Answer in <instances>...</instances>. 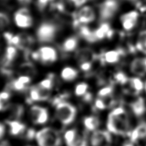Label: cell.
Wrapping results in <instances>:
<instances>
[{
	"label": "cell",
	"instance_id": "ac0fdd59",
	"mask_svg": "<svg viewBox=\"0 0 146 146\" xmlns=\"http://www.w3.org/2000/svg\"><path fill=\"white\" fill-rule=\"evenodd\" d=\"M94 32L97 41H100V40H102L105 38H112L115 34L110 24L107 22L102 23L100 27L97 30H95Z\"/></svg>",
	"mask_w": 146,
	"mask_h": 146
},
{
	"label": "cell",
	"instance_id": "52a82bcc",
	"mask_svg": "<svg viewBox=\"0 0 146 146\" xmlns=\"http://www.w3.org/2000/svg\"><path fill=\"white\" fill-rule=\"evenodd\" d=\"M87 0H59L55 4V8L62 13L71 15L74 17L76 11L86 2Z\"/></svg>",
	"mask_w": 146,
	"mask_h": 146
},
{
	"label": "cell",
	"instance_id": "f1b7e54d",
	"mask_svg": "<svg viewBox=\"0 0 146 146\" xmlns=\"http://www.w3.org/2000/svg\"><path fill=\"white\" fill-rule=\"evenodd\" d=\"M136 48L146 54V31H143L139 34Z\"/></svg>",
	"mask_w": 146,
	"mask_h": 146
},
{
	"label": "cell",
	"instance_id": "1f68e13d",
	"mask_svg": "<svg viewBox=\"0 0 146 146\" xmlns=\"http://www.w3.org/2000/svg\"><path fill=\"white\" fill-rule=\"evenodd\" d=\"M10 23L11 21L8 15L4 12H0V33L6 29Z\"/></svg>",
	"mask_w": 146,
	"mask_h": 146
},
{
	"label": "cell",
	"instance_id": "9a60e30c",
	"mask_svg": "<svg viewBox=\"0 0 146 146\" xmlns=\"http://www.w3.org/2000/svg\"><path fill=\"white\" fill-rule=\"evenodd\" d=\"M125 85L127 86L125 91L127 94L135 95H139L144 88L142 80L138 77L129 78Z\"/></svg>",
	"mask_w": 146,
	"mask_h": 146
},
{
	"label": "cell",
	"instance_id": "f546056e",
	"mask_svg": "<svg viewBox=\"0 0 146 146\" xmlns=\"http://www.w3.org/2000/svg\"><path fill=\"white\" fill-rule=\"evenodd\" d=\"M19 72L21 74L27 75L30 76V75H33L36 73V68L31 62H26L22 64L19 67Z\"/></svg>",
	"mask_w": 146,
	"mask_h": 146
},
{
	"label": "cell",
	"instance_id": "7c38bea8",
	"mask_svg": "<svg viewBox=\"0 0 146 146\" xmlns=\"http://www.w3.org/2000/svg\"><path fill=\"white\" fill-rule=\"evenodd\" d=\"M75 57L79 64H81L86 62H94L97 59L98 56L91 48H82L77 50Z\"/></svg>",
	"mask_w": 146,
	"mask_h": 146
},
{
	"label": "cell",
	"instance_id": "4fadbf2b",
	"mask_svg": "<svg viewBox=\"0 0 146 146\" xmlns=\"http://www.w3.org/2000/svg\"><path fill=\"white\" fill-rule=\"evenodd\" d=\"M90 141L92 146H103L111 142V135L106 131H96L92 134Z\"/></svg>",
	"mask_w": 146,
	"mask_h": 146
},
{
	"label": "cell",
	"instance_id": "2e32d148",
	"mask_svg": "<svg viewBox=\"0 0 146 146\" xmlns=\"http://www.w3.org/2000/svg\"><path fill=\"white\" fill-rule=\"evenodd\" d=\"M130 71L138 77H143L146 75V57L136 58L130 64Z\"/></svg>",
	"mask_w": 146,
	"mask_h": 146
},
{
	"label": "cell",
	"instance_id": "f907efd6",
	"mask_svg": "<svg viewBox=\"0 0 146 146\" xmlns=\"http://www.w3.org/2000/svg\"><path fill=\"white\" fill-rule=\"evenodd\" d=\"M131 1H133V0H131Z\"/></svg>",
	"mask_w": 146,
	"mask_h": 146
},
{
	"label": "cell",
	"instance_id": "5b68a950",
	"mask_svg": "<svg viewBox=\"0 0 146 146\" xmlns=\"http://www.w3.org/2000/svg\"><path fill=\"white\" fill-rule=\"evenodd\" d=\"M119 8L117 0H104L99 6V17L102 23L112 19Z\"/></svg>",
	"mask_w": 146,
	"mask_h": 146
},
{
	"label": "cell",
	"instance_id": "8d00e7d4",
	"mask_svg": "<svg viewBox=\"0 0 146 146\" xmlns=\"http://www.w3.org/2000/svg\"><path fill=\"white\" fill-rule=\"evenodd\" d=\"M129 78H127L124 73L122 72H118L115 75V80L116 82L119 83L121 85H125L128 81Z\"/></svg>",
	"mask_w": 146,
	"mask_h": 146
},
{
	"label": "cell",
	"instance_id": "3957f363",
	"mask_svg": "<svg viewBox=\"0 0 146 146\" xmlns=\"http://www.w3.org/2000/svg\"><path fill=\"white\" fill-rule=\"evenodd\" d=\"M37 142L39 146H60L61 138L57 131L46 127L36 134Z\"/></svg>",
	"mask_w": 146,
	"mask_h": 146
},
{
	"label": "cell",
	"instance_id": "cb8c5ba5",
	"mask_svg": "<svg viewBox=\"0 0 146 146\" xmlns=\"http://www.w3.org/2000/svg\"><path fill=\"white\" fill-rule=\"evenodd\" d=\"M129 137L132 142H136L140 139L146 138V122L140 123L135 129L132 131Z\"/></svg>",
	"mask_w": 146,
	"mask_h": 146
},
{
	"label": "cell",
	"instance_id": "44dd1931",
	"mask_svg": "<svg viewBox=\"0 0 146 146\" xmlns=\"http://www.w3.org/2000/svg\"><path fill=\"white\" fill-rule=\"evenodd\" d=\"M7 124L9 127L10 133L13 136H19L22 135L25 130L26 126L22 122H19V120H8L7 121Z\"/></svg>",
	"mask_w": 146,
	"mask_h": 146
},
{
	"label": "cell",
	"instance_id": "836d02e7",
	"mask_svg": "<svg viewBox=\"0 0 146 146\" xmlns=\"http://www.w3.org/2000/svg\"><path fill=\"white\" fill-rule=\"evenodd\" d=\"M23 108L22 106L16 104L12 106L11 109V115L13 119H19L23 115Z\"/></svg>",
	"mask_w": 146,
	"mask_h": 146
},
{
	"label": "cell",
	"instance_id": "30bf717a",
	"mask_svg": "<svg viewBox=\"0 0 146 146\" xmlns=\"http://www.w3.org/2000/svg\"><path fill=\"white\" fill-rule=\"evenodd\" d=\"M31 118L34 124H44L48 119V112L46 108L33 106L30 110Z\"/></svg>",
	"mask_w": 146,
	"mask_h": 146
},
{
	"label": "cell",
	"instance_id": "8fae6325",
	"mask_svg": "<svg viewBox=\"0 0 146 146\" xmlns=\"http://www.w3.org/2000/svg\"><path fill=\"white\" fill-rule=\"evenodd\" d=\"M64 140L67 146H87L84 137L75 129L67 131L64 134Z\"/></svg>",
	"mask_w": 146,
	"mask_h": 146
},
{
	"label": "cell",
	"instance_id": "7402d4cb",
	"mask_svg": "<svg viewBox=\"0 0 146 146\" xmlns=\"http://www.w3.org/2000/svg\"><path fill=\"white\" fill-rule=\"evenodd\" d=\"M31 79L30 76L28 75H22L20 76L17 79L14 80L11 82V88L14 90L18 92L23 91L27 88V86L29 83L31 82Z\"/></svg>",
	"mask_w": 146,
	"mask_h": 146
},
{
	"label": "cell",
	"instance_id": "e575fe53",
	"mask_svg": "<svg viewBox=\"0 0 146 146\" xmlns=\"http://www.w3.org/2000/svg\"><path fill=\"white\" fill-rule=\"evenodd\" d=\"M113 92V86H108L106 87H104V88L100 90L98 93V96L100 98H106L112 96Z\"/></svg>",
	"mask_w": 146,
	"mask_h": 146
},
{
	"label": "cell",
	"instance_id": "277c9868",
	"mask_svg": "<svg viewBox=\"0 0 146 146\" xmlns=\"http://www.w3.org/2000/svg\"><path fill=\"white\" fill-rule=\"evenodd\" d=\"M55 115L62 124L69 125L74 122L76 116V109L70 103L61 101L56 104Z\"/></svg>",
	"mask_w": 146,
	"mask_h": 146
},
{
	"label": "cell",
	"instance_id": "8992f818",
	"mask_svg": "<svg viewBox=\"0 0 146 146\" xmlns=\"http://www.w3.org/2000/svg\"><path fill=\"white\" fill-rule=\"evenodd\" d=\"M32 57L36 61H39L42 64H52L57 61L58 55L54 48L42 46L37 51L32 53Z\"/></svg>",
	"mask_w": 146,
	"mask_h": 146
},
{
	"label": "cell",
	"instance_id": "f6af8a7d",
	"mask_svg": "<svg viewBox=\"0 0 146 146\" xmlns=\"http://www.w3.org/2000/svg\"><path fill=\"white\" fill-rule=\"evenodd\" d=\"M3 100H2V99L0 97V111L3 110L4 108V104H3Z\"/></svg>",
	"mask_w": 146,
	"mask_h": 146
},
{
	"label": "cell",
	"instance_id": "d4e9b609",
	"mask_svg": "<svg viewBox=\"0 0 146 146\" xmlns=\"http://www.w3.org/2000/svg\"><path fill=\"white\" fill-rule=\"evenodd\" d=\"M79 44V39L77 37L72 36L67 38L62 44V50L65 53L72 52L77 48Z\"/></svg>",
	"mask_w": 146,
	"mask_h": 146
},
{
	"label": "cell",
	"instance_id": "ab89813d",
	"mask_svg": "<svg viewBox=\"0 0 146 146\" xmlns=\"http://www.w3.org/2000/svg\"><path fill=\"white\" fill-rule=\"evenodd\" d=\"M93 65V62H86L80 64V68L82 71L84 72H88L92 69Z\"/></svg>",
	"mask_w": 146,
	"mask_h": 146
},
{
	"label": "cell",
	"instance_id": "4316f807",
	"mask_svg": "<svg viewBox=\"0 0 146 146\" xmlns=\"http://www.w3.org/2000/svg\"><path fill=\"white\" fill-rule=\"evenodd\" d=\"M78 72L72 67H66L62 70L61 76L65 81H72L78 76Z\"/></svg>",
	"mask_w": 146,
	"mask_h": 146
},
{
	"label": "cell",
	"instance_id": "9c48e42d",
	"mask_svg": "<svg viewBox=\"0 0 146 146\" xmlns=\"http://www.w3.org/2000/svg\"><path fill=\"white\" fill-rule=\"evenodd\" d=\"M14 21L17 27L22 29H27L33 25V18L27 8H21L14 14Z\"/></svg>",
	"mask_w": 146,
	"mask_h": 146
},
{
	"label": "cell",
	"instance_id": "60d3db41",
	"mask_svg": "<svg viewBox=\"0 0 146 146\" xmlns=\"http://www.w3.org/2000/svg\"><path fill=\"white\" fill-rule=\"evenodd\" d=\"M10 96H11V95L8 92H3L0 94V97H1L3 101H7V100H9Z\"/></svg>",
	"mask_w": 146,
	"mask_h": 146
},
{
	"label": "cell",
	"instance_id": "5bb4252c",
	"mask_svg": "<svg viewBox=\"0 0 146 146\" xmlns=\"http://www.w3.org/2000/svg\"><path fill=\"white\" fill-rule=\"evenodd\" d=\"M138 17V13L136 11H131L123 14L120 17L123 28L127 31L132 30L137 24Z\"/></svg>",
	"mask_w": 146,
	"mask_h": 146
},
{
	"label": "cell",
	"instance_id": "ffe728a7",
	"mask_svg": "<svg viewBox=\"0 0 146 146\" xmlns=\"http://www.w3.org/2000/svg\"><path fill=\"white\" fill-rule=\"evenodd\" d=\"M133 113L137 117L143 115L146 111L145 100L143 97H139L135 100L130 105Z\"/></svg>",
	"mask_w": 146,
	"mask_h": 146
},
{
	"label": "cell",
	"instance_id": "d6a6232c",
	"mask_svg": "<svg viewBox=\"0 0 146 146\" xmlns=\"http://www.w3.org/2000/svg\"><path fill=\"white\" fill-rule=\"evenodd\" d=\"M29 100L31 102L40 101L39 93L37 86H32V88H31V89H30Z\"/></svg>",
	"mask_w": 146,
	"mask_h": 146
},
{
	"label": "cell",
	"instance_id": "603a6c76",
	"mask_svg": "<svg viewBox=\"0 0 146 146\" xmlns=\"http://www.w3.org/2000/svg\"><path fill=\"white\" fill-rule=\"evenodd\" d=\"M77 28L79 29L80 37H82L87 42H90V43H94V42L98 41L96 37H95L94 31H91L89 29V27L85 26V25H80Z\"/></svg>",
	"mask_w": 146,
	"mask_h": 146
},
{
	"label": "cell",
	"instance_id": "e0dca14e",
	"mask_svg": "<svg viewBox=\"0 0 146 146\" xmlns=\"http://www.w3.org/2000/svg\"><path fill=\"white\" fill-rule=\"evenodd\" d=\"M125 54L124 50L119 48L115 50H111L106 52L103 56L100 57V61L102 63L115 64L120 61V58Z\"/></svg>",
	"mask_w": 146,
	"mask_h": 146
},
{
	"label": "cell",
	"instance_id": "7a4b0ae2",
	"mask_svg": "<svg viewBox=\"0 0 146 146\" xmlns=\"http://www.w3.org/2000/svg\"><path fill=\"white\" fill-rule=\"evenodd\" d=\"M59 28L53 22H43L39 25L36 31L37 39L40 43H50L56 38Z\"/></svg>",
	"mask_w": 146,
	"mask_h": 146
},
{
	"label": "cell",
	"instance_id": "7dc6e473",
	"mask_svg": "<svg viewBox=\"0 0 146 146\" xmlns=\"http://www.w3.org/2000/svg\"><path fill=\"white\" fill-rule=\"evenodd\" d=\"M0 146H10V145H9V143L7 142H3L0 143Z\"/></svg>",
	"mask_w": 146,
	"mask_h": 146
},
{
	"label": "cell",
	"instance_id": "b9f144b4",
	"mask_svg": "<svg viewBox=\"0 0 146 146\" xmlns=\"http://www.w3.org/2000/svg\"><path fill=\"white\" fill-rule=\"evenodd\" d=\"M26 137L28 139H32L34 137H36V134H35L34 130L33 129H29L27 131L26 135Z\"/></svg>",
	"mask_w": 146,
	"mask_h": 146
},
{
	"label": "cell",
	"instance_id": "6da1fadb",
	"mask_svg": "<svg viewBox=\"0 0 146 146\" xmlns=\"http://www.w3.org/2000/svg\"><path fill=\"white\" fill-rule=\"evenodd\" d=\"M107 127L113 134L129 137L132 130L126 111L122 107H118L113 110L108 117Z\"/></svg>",
	"mask_w": 146,
	"mask_h": 146
},
{
	"label": "cell",
	"instance_id": "ba28073f",
	"mask_svg": "<svg viewBox=\"0 0 146 146\" xmlns=\"http://www.w3.org/2000/svg\"><path fill=\"white\" fill-rule=\"evenodd\" d=\"M95 17L96 16L95 11L91 7H83L74 17V22H73L74 27L77 28L80 25L90 23L94 21Z\"/></svg>",
	"mask_w": 146,
	"mask_h": 146
},
{
	"label": "cell",
	"instance_id": "c3c4849f",
	"mask_svg": "<svg viewBox=\"0 0 146 146\" xmlns=\"http://www.w3.org/2000/svg\"><path fill=\"white\" fill-rule=\"evenodd\" d=\"M144 89H145V92H146V81H145V84H144Z\"/></svg>",
	"mask_w": 146,
	"mask_h": 146
},
{
	"label": "cell",
	"instance_id": "ee69618b",
	"mask_svg": "<svg viewBox=\"0 0 146 146\" xmlns=\"http://www.w3.org/2000/svg\"><path fill=\"white\" fill-rule=\"evenodd\" d=\"M92 95L91 94H90V93H87L86 94L84 97V99L86 101H90V100H92Z\"/></svg>",
	"mask_w": 146,
	"mask_h": 146
},
{
	"label": "cell",
	"instance_id": "681fc988",
	"mask_svg": "<svg viewBox=\"0 0 146 146\" xmlns=\"http://www.w3.org/2000/svg\"><path fill=\"white\" fill-rule=\"evenodd\" d=\"M125 146H133L132 144H127L126 145H125Z\"/></svg>",
	"mask_w": 146,
	"mask_h": 146
},
{
	"label": "cell",
	"instance_id": "816d5d0a",
	"mask_svg": "<svg viewBox=\"0 0 146 146\" xmlns=\"http://www.w3.org/2000/svg\"><path fill=\"white\" fill-rule=\"evenodd\" d=\"M145 1H146V0H145Z\"/></svg>",
	"mask_w": 146,
	"mask_h": 146
},
{
	"label": "cell",
	"instance_id": "74e56055",
	"mask_svg": "<svg viewBox=\"0 0 146 146\" xmlns=\"http://www.w3.org/2000/svg\"><path fill=\"white\" fill-rule=\"evenodd\" d=\"M95 108H97L98 110H102L106 109V108L108 107V104H107L106 102L105 101L104 99L99 97L96 100V101H95Z\"/></svg>",
	"mask_w": 146,
	"mask_h": 146
},
{
	"label": "cell",
	"instance_id": "f35d334b",
	"mask_svg": "<svg viewBox=\"0 0 146 146\" xmlns=\"http://www.w3.org/2000/svg\"><path fill=\"white\" fill-rule=\"evenodd\" d=\"M54 1V0H37V7H38L41 11H42V10H43L50 2Z\"/></svg>",
	"mask_w": 146,
	"mask_h": 146
},
{
	"label": "cell",
	"instance_id": "7bdbcfd3",
	"mask_svg": "<svg viewBox=\"0 0 146 146\" xmlns=\"http://www.w3.org/2000/svg\"><path fill=\"white\" fill-rule=\"evenodd\" d=\"M5 131V129L4 125L0 123V139L3 137Z\"/></svg>",
	"mask_w": 146,
	"mask_h": 146
},
{
	"label": "cell",
	"instance_id": "4dcf8cb0",
	"mask_svg": "<svg viewBox=\"0 0 146 146\" xmlns=\"http://www.w3.org/2000/svg\"><path fill=\"white\" fill-rule=\"evenodd\" d=\"M88 85L86 83L81 82L78 84L75 89V94L78 97L82 96L84 97V95L88 93Z\"/></svg>",
	"mask_w": 146,
	"mask_h": 146
},
{
	"label": "cell",
	"instance_id": "d6986e66",
	"mask_svg": "<svg viewBox=\"0 0 146 146\" xmlns=\"http://www.w3.org/2000/svg\"><path fill=\"white\" fill-rule=\"evenodd\" d=\"M17 36H18V43L17 44L16 48L22 50L29 51L30 47L34 42V37L27 33H21L17 34Z\"/></svg>",
	"mask_w": 146,
	"mask_h": 146
},
{
	"label": "cell",
	"instance_id": "d590c367",
	"mask_svg": "<svg viewBox=\"0 0 146 146\" xmlns=\"http://www.w3.org/2000/svg\"><path fill=\"white\" fill-rule=\"evenodd\" d=\"M37 85H38L39 87H41L44 90L51 91L53 86H54V81H53L52 78L51 77H49L48 78H47V79L42 80V81L39 83Z\"/></svg>",
	"mask_w": 146,
	"mask_h": 146
},
{
	"label": "cell",
	"instance_id": "bcb514c9",
	"mask_svg": "<svg viewBox=\"0 0 146 146\" xmlns=\"http://www.w3.org/2000/svg\"><path fill=\"white\" fill-rule=\"evenodd\" d=\"M17 1H19L20 3H21L27 4V3H29L31 1V0H17Z\"/></svg>",
	"mask_w": 146,
	"mask_h": 146
},
{
	"label": "cell",
	"instance_id": "83f0119b",
	"mask_svg": "<svg viewBox=\"0 0 146 146\" xmlns=\"http://www.w3.org/2000/svg\"><path fill=\"white\" fill-rule=\"evenodd\" d=\"M84 124L85 127L89 131H95L100 125L99 119L96 117H88L84 120Z\"/></svg>",
	"mask_w": 146,
	"mask_h": 146
},
{
	"label": "cell",
	"instance_id": "484cf974",
	"mask_svg": "<svg viewBox=\"0 0 146 146\" xmlns=\"http://www.w3.org/2000/svg\"><path fill=\"white\" fill-rule=\"evenodd\" d=\"M17 56V50L16 47L10 46L7 48L5 55L4 57V64L6 66H9L16 59Z\"/></svg>",
	"mask_w": 146,
	"mask_h": 146
}]
</instances>
